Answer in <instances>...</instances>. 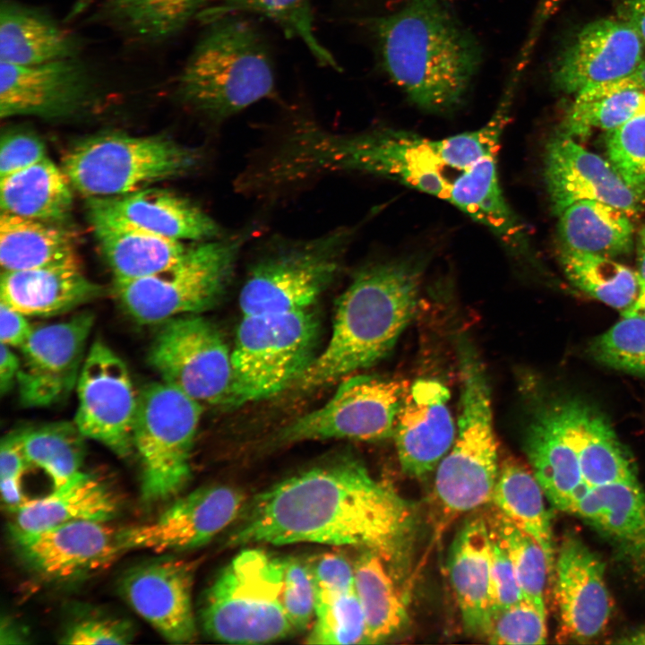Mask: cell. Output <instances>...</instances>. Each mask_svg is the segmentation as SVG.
<instances>
[{
  "mask_svg": "<svg viewBox=\"0 0 645 645\" xmlns=\"http://www.w3.org/2000/svg\"><path fill=\"white\" fill-rule=\"evenodd\" d=\"M93 226L127 227L168 238L202 242L223 236L199 207L170 191L145 187L129 194L89 198Z\"/></svg>",
  "mask_w": 645,
  "mask_h": 645,
  "instance_id": "23",
  "label": "cell"
},
{
  "mask_svg": "<svg viewBox=\"0 0 645 645\" xmlns=\"http://www.w3.org/2000/svg\"><path fill=\"white\" fill-rule=\"evenodd\" d=\"M353 232L344 227L266 247L240 290L243 316L311 309L334 280Z\"/></svg>",
  "mask_w": 645,
  "mask_h": 645,
  "instance_id": "11",
  "label": "cell"
},
{
  "mask_svg": "<svg viewBox=\"0 0 645 645\" xmlns=\"http://www.w3.org/2000/svg\"><path fill=\"white\" fill-rule=\"evenodd\" d=\"M643 42L625 22L601 18L587 23L557 58L552 82L567 94L621 78L643 60Z\"/></svg>",
  "mask_w": 645,
  "mask_h": 645,
  "instance_id": "22",
  "label": "cell"
},
{
  "mask_svg": "<svg viewBox=\"0 0 645 645\" xmlns=\"http://www.w3.org/2000/svg\"><path fill=\"white\" fill-rule=\"evenodd\" d=\"M524 432V451L546 500L571 513L590 490L584 482L572 435L567 400L534 408Z\"/></svg>",
  "mask_w": 645,
  "mask_h": 645,
  "instance_id": "21",
  "label": "cell"
},
{
  "mask_svg": "<svg viewBox=\"0 0 645 645\" xmlns=\"http://www.w3.org/2000/svg\"><path fill=\"white\" fill-rule=\"evenodd\" d=\"M98 1L99 0H74L70 11L67 13L66 21H73V19H76Z\"/></svg>",
  "mask_w": 645,
  "mask_h": 645,
  "instance_id": "63",
  "label": "cell"
},
{
  "mask_svg": "<svg viewBox=\"0 0 645 645\" xmlns=\"http://www.w3.org/2000/svg\"><path fill=\"white\" fill-rule=\"evenodd\" d=\"M118 509L115 494L82 471L47 495L29 500L15 512L12 529L30 532L80 520L108 522Z\"/></svg>",
  "mask_w": 645,
  "mask_h": 645,
  "instance_id": "32",
  "label": "cell"
},
{
  "mask_svg": "<svg viewBox=\"0 0 645 645\" xmlns=\"http://www.w3.org/2000/svg\"><path fill=\"white\" fill-rule=\"evenodd\" d=\"M11 533L22 559L52 580L95 572L124 552L120 530L102 521H73L30 532L12 529Z\"/></svg>",
  "mask_w": 645,
  "mask_h": 645,
  "instance_id": "19",
  "label": "cell"
},
{
  "mask_svg": "<svg viewBox=\"0 0 645 645\" xmlns=\"http://www.w3.org/2000/svg\"><path fill=\"white\" fill-rule=\"evenodd\" d=\"M609 161L639 195L645 193V115L606 132Z\"/></svg>",
  "mask_w": 645,
  "mask_h": 645,
  "instance_id": "48",
  "label": "cell"
},
{
  "mask_svg": "<svg viewBox=\"0 0 645 645\" xmlns=\"http://www.w3.org/2000/svg\"><path fill=\"white\" fill-rule=\"evenodd\" d=\"M489 532L493 615L494 613L518 603L523 598L513 565L503 541L490 526Z\"/></svg>",
  "mask_w": 645,
  "mask_h": 645,
  "instance_id": "52",
  "label": "cell"
},
{
  "mask_svg": "<svg viewBox=\"0 0 645 645\" xmlns=\"http://www.w3.org/2000/svg\"><path fill=\"white\" fill-rule=\"evenodd\" d=\"M206 25L175 90L193 110L223 121L273 93V65L263 37L248 20L228 14Z\"/></svg>",
  "mask_w": 645,
  "mask_h": 645,
  "instance_id": "5",
  "label": "cell"
},
{
  "mask_svg": "<svg viewBox=\"0 0 645 645\" xmlns=\"http://www.w3.org/2000/svg\"><path fill=\"white\" fill-rule=\"evenodd\" d=\"M490 532L486 516L469 518L456 534L448 572L467 633L486 639L492 618Z\"/></svg>",
  "mask_w": 645,
  "mask_h": 645,
  "instance_id": "28",
  "label": "cell"
},
{
  "mask_svg": "<svg viewBox=\"0 0 645 645\" xmlns=\"http://www.w3.org/2000/svg\"><path fill=\"white\" fill-rule=\"evenodd\" d=\"M366 23L383 71L412 104L449 114L464 103L483 50L451 0H402Z\"/></svg>",
  "mask_w": 645,
  "mask_h": 645,
  "instance_id": "2",
  "label": "cell"
},
{
  "mask_svg": "<svg viewBox=\"0 0 645 645\" xmlns=\"http://www.w3.org/2000/svg\"><path fill=\"white\" fill-rule=\"evenodd\" d=\"M450 391L434 379L417 380L396 420L393 438L401 470L420 478L432 473L455 440Z\"/></svg>",
  "mask_w": 645,
  "mask_h": 645,
  "instance_id": "26",
  "label": "cell"
},
{
  "mask_svg": "<svg viewBox=\"0 0 645 645\" xmlns=\"http://www.w3.org/2000/svg\"><path fill=\"white\" fill-rule=\"evenodd\" d=\"M546 614L521 599L492 615L486 640L492 644H544L546 642Z\"/></svg>",
  "mask_w": 645,
  "mask_h": 645,
  "instance_id": "50",
  "label": "cell"
},
{
  "mask_svg": "<svg viewBox=\"0 0 645 645\" xmlns=\"http://www.w3.org/2000/svg\"><path fill=\"white\" fill-rule=\"evenodd\" d=\"M1 638L6 639L4 643H22L23 635L20 630L14 626L13 624L9 622L2 624Z\"/></svg>",
  "mask_w": 645,
  "mask_h": 645,
  "instance_id": "61",
  "label": "cell"
},
{
  "mask_svg": "<svg viewBox=\"0 0 645 645\" xmlns=\"http://www.w3.org/2000/svg\"><path fill=\"white\" fill-rule=\"evenodd\" d=\"M460 417L455 440L436 468L433 491L436 531L492 501L499 473L489 383L470 341H458Z\"/></svg>",
  "mask_w": 645,
  "mask_h": 645,
  "instance_id": "6",
  "label": "cell"
},
{
  "mask_svg": "<svg viewBox=\"0 0 645 645\" xmlns=\"http://www.w3.org/2000/svg\"><path fill=\"white\" fill-rule=\"evenodd\" d=\"M625 90L645 92V60H642L631 73L621 78L593 85L579 91L575 99L593 100Z\"/></svg>",
  "mask_w": 645,
  "mask_h": 645,
  "instance_id": "56",
  "label": "cell"
},
{
  "mask_svg": "<svg viewBox=\"0 0 645 645\" xmlns=\"http://www.w3.org/2000/svg\"><path fill=\"white\" fill-rule=\"evenodd\" d=\"M633 576L645 581V492L638 480L591 488L574 506Z\"/></svg>",
  "mask_w": 645,
  "mask_h": 645,
  "instance_id": "27",
  "label": "cell"
},
{
  "mask_svg": "<svg viewBox=\"0 0 645 645\" xmlns=\"http://www.w3.org/2000/svg\"><path fill=\"white\" fill-rule=\"evenodd\" d=\"M74 425L122 458L133 448V427L139 392L125 361L107 344L96 340L89 348L76 385Z\"/></svg>",
  "mask_w": 645,
  "mask_h": 645,
  "instance_id": "15",
  "label": "cell"
},
{
  "mask_svg": "<svg viewBox=\"0 0 645 645\" xmlns=\"http://www.w3.org/2000/svg\"><path fill=\"white\" fill-rule=\"evenodd\" d=\"M245 501L243 492L230 486L198 488L176 500L155 520L120 529L122 548L161 553L199 547L240 516Z\"/></svg>",
  "mask_w": 645,
  "mask_h": 645,
  "instance_id": "18",
  "label": "cell"
},
{
  "mask_svg": "<svg viewBox=\"0 0 645 645\" xmlns=\"http://www.w3.org/2000/svg\"><path fill=\"white\" fill-rule=\"evenodd\" d=\"M208 0H101L98 22L135 45L163 43L178 34Z\"/></svg>",
  "mask_w": 645,
  "mask_h": 645,
  "instance_id": "34",
  "label": "cell"
},
{
  "mask_svg": "<svg viewBox=\"0 0 645 645\" xmlns=\"http://www.w3.org/2000/svg\"><path fill=\"white\" fill-rule=\"evenodd\" d=\"M133 639L130 623L109 617H87L73 624L62 637L61 643L128 644Z\"/></svg>",
  "mask_w": 645,
  "mask_h": 645,
  "instance_id": "54",
  "label": "cell"
},
{
  "mask_svg": "<svg viewBox=\"0 0 645 645\" xmlns=\"http://www.w3.org/2000/svg\"><path fill=\"white\" fill-rule=\"evenodd\" d=\"M200 156L162 136L101 133L79 141L63 158L73 187L88 198L129 194L192 170Z\"/></svg>",
  "mask_w": 645,
  "mask_h": 645,
  "instance_id": "10",
  "label": "cell"
},
{
  "mask_svg": "<svg viewBox=\"0 0 645 645\" xmlns=\"http://www.w3.org/2000/svg\"><path fill=\"white\" fill-rule=\"evenodd\" d=\"M319 332L311 309L243 316L231 349L224 406L263 400L296 385L317 357Z\"/></svg>",
  "mask_w": 645,
  "mask_h": 645,
  "instance_id": "7",
  "label": "cell"
},
{
  "mask_svg": "<svg viewBox=\"0 0 645 645\" xmlns=\"http://www.w3.org/2000/svg\"><path fill=\"white\" fill-rule=\"evenodd\" d=\"M21 368V359L11 347L1 343L0 348V392L7 393L13 387Z\"/></svg>",
  "mask_w": 645,
  "mask_h": 645,
  "instance_id": "59",
  "label": "cell"
},
{
  "mask_svg": "<svg viewBox=\"0 0 645 645\" xmlns=\"http://www.w3.org/2000/svg\"><path fill=\"white\" fill-rule=\"evenodd\" d=\"M407 392L401 381L372 374L348 375L326 403L296 418L281 430L279 439L291 443L392 437Z\"/></svg>",
  "mask_w": 645,
  "mask_h": 645,
  "instance_id": "14",
  "label": "cell"
},
{
  "mask_svg": "<svg viewBox=\"0 0 645 645\" xmlns=\"http://www.w3.org/2000/svg\"><path fill=\"white\" fill-rule=\"evenodd\" d=\"M645 115V92L625 90L593 100L574 99L562 123V133L584 138L594 130L606 132Z\"/></svg>",
  "mask_w": 645,
  "mask_h": 645,
  "instance_id": "45",
  "label": "cell"
},
{
  "mask_svg": "<svg viewBox=\"0 0 645 645\" xmlns=\"http://www.w3.org/2000/svg\"><path fill=\"white\" fill-rule=\"evenodd\" d=\"M426 266L413 255L358 270L337 300L326 347L296 386L318 389L385 357L416 313Z\"/></svg>",
  "mask_w": 645,
  "mask_h": 645,
  "instance_id": "3",
  "label": "cell"
},
{
  "mask_svg": "<svg viewBox=\"0 0 645 645\" xmlns=\"http://www.w3.org/2000/svg\"><path fill=\"white\" fill-rule=\"evenodd\" d=\"M638 276L645 280V226L640 230L638 240Z\"/></svg>",
  "mask_w": 645,
  "mask_h": 645,
  "instance_id": "62",
  "label": "cell"
},
{
  "mask_svg": "<svg viewBox=\"0 0 645 645\" xmlns=\"http://www.w3.org/2000/svg\"><path fill=\"white\" fill-rule=\"evenodd\" d=\"M0 116L60 117L95 101L99 78L80 56L34 65L0 62Z\"/></svg>",
  "mask_w": 645,
  "mask_h": 645,
  "instance_id": "17",
  "label": "cell"
},
{
  "mask_svg": "<svg viewBox=\"0 0 645 645\" xmlns=\"http://www.w3.org/2000/svg\"><path fill=\"white\" fill-rule=\"evenodd\" d=\"M83 42L41 8L15 0L0 4V59L34 65L80 56Z\"/></svg>",
  "mask_w": 645,
  "mask_h": 645,
  "instance_id": "29",
  "label": "cell"
},
{
  "mask_svg": "<svg viewBox=\"0 0 645 645\" xmlns=\"http://www.w3.org/2000/svg\"><path fill=\"white\" fill-rule=\"evenodd\" d=\"M589 352L602 365L645 375V320L623 317L594 339Z\"/></svg>",
  "mask_w": 645,
  "mask_h": 645,
  "instance_id": "47",
  "label": "cell"
},
{
  "mask_svg": "<svg viewBox=\"0 0 645 645\" xmlns=\"http://www.w3.org/2000/svg\"><path fill=\"white\" fill-rule=\"evenodd\" d=\"M486 519L509 554L523 599L546 614L544 595L550 572L544 549L530 534L496 509L486 515Z\"/></svg>",
  "mask_w": 645,
  "mask_h": 645,
  "instance_id": "44",
  "label": "cell"
},
{
  "mask_svg": "<svg viewBox=\"0 0 645 645\" xmlns=\"http://www.w3.org/2000/svg\"><path fill=\"white\" fill-rule=\"evenodd\" d=\"M544 174L552 210L557 216L583 200L603 202L629 215L640 208L641 195L624 182L610 161L563 133L546 145Z\"/></svg>",
  "mask_w": 645,
  "mask_h": 645,
  "instance_id": "24",
  "label": "cell"
},
{
  "mask_svg": "<svg viewBox=\"0 0 645 645\" xmlns=\"http://www.w3.org/2000/svg\"><path fill=\"white\" fill-rule=\"evenodd\" d=\"M101 288L79 264L2 271L1 301L27 316L66 313L98 297Z\"/></svg>",
  "mask_w": 645,
  "mask_h": 645,
  "instance_id": "31",
  "label": "cell"
},
{
  "mask_svg": "<svg viewBox=\"0 0 645 645\" xmlns=\"http://www.w3.org/2000/svg\"><path fill=\"white\" fill-rule=\"evenodd\" d=\"M47 157L42 140L24 129H11L0 142V178L24 169Z\"/></svg>",
  "mask_w": 645,
  "mask_h": 645,
  "instance_id": "55",
  "label": "cell"
},
{
  "mask_svg": "<svg viewBox=\"0 0 645 645\" xmlns=\"http://www.w3.org/2000/svg\"><path fill=\"white\" fill-rule=\"evenodd\" d=\"M567 404L582 477L590 489L637 481L631 454L607 418L584 402L572 400Z\"/></svg>",
  "mask_w": 645,
  "mask_h": 645,
  "instance_id": "33",
  "label": "cell"
},
{
  "mask_svg": "<svg viewBox=\"0 0 645 645\" xmlns=\"http://www.w3.org/2000/svg\"><path fill=\"white\" fill-rule=\"evenodd\" d=\"M354 570V588L366 620L365 644L382 642L407 623L406 606L379 554L366 550Z\"/></svg>",
  "mask_w": 645,
  "mask_h": 645,
  "instance_id": "40",
  "label": "cell"
},
{
  "mask_svg": "<svg viewBox=\"0 0 645 645\" xmlns=\"http://www.w3.org/2000/svg\"><path fill=\"white\" fill-rule=\"evenodd\" d=\"M34 328L27 315L5 303H0V340L11 348H22L30 337Z\"/></svg>",
  "mask_w": 645,
  "mask_h": 645,
  "instance_id": "57",
  "label": "cell"
},
{
  "mask_svg": "<svg viewBox=\"0 0 645 645\" xmlns=\"http://www.w3.org/2000/svg\"><path fill=\"white\" fill-rule=\"evenodd\" d=\"M560 260L575 287L606 305L622 312L635 301L638 274L610 257L563 247Z\"/></svg>",
  "mask_w": 645,
  "mask_h": 645,
  "instance_id": "41",
  "label": "cell"
},
{
  "mask_svg": "<svg viewBox=\"0 0 645 645\" xmlns=\"http://www.w3.org/2000/svg\"><path fill=\"white\" fill-rule=\"evenodd\" d=\"M194 564L163 559L131 569L120 582L124 598L165 640L190 643L197 636L192 602Z\"/></svg>",
  "mask_w": 645,
  "mask_h": 645,
  "instance_id": "25",
  "label": "cell"
},
{
  "mask_svg": "<svg viewBox=\"0 0 645 645\" xmlns=\"http://www.w3.org/2000/svg\"><path fill=\"white\" fill-rule=\"evenodd\" d=\"M114 280L147 277L175 265L186 253L182 241L127 227L93 226Z\"/></svg>",
  "mask_w": 645,
  "mask_h": 645,
  "instance_id": "37",
  "label": "cell"
},
{
  "mask_svg": "<svg viewBox=\"0 0 645 645\" xmlns=\"http://www.w3.org/2000/svg\"><path fill=\"white\" fill-rule=\"evenodd\" d=\"M2 271L79 264L71 236L55 222L1 211Z\"/></svg>",
  "mask_w": 645,
  "mask_h": 645,
  "instance_id": "35",
  "label": "cell"
},
{
  "mask_svg": "<svg viewBox=\"0 0 645 645\" xmlns=\"http://www.w3.org/2000/svg\"><path fill=\"white\" fill-rule=\"evenodd\" d=\"M639 285L638 296L631 306L621 312L623 317H637L645 320V280L639 278Z\"/></svg>",
  "mask_w": 645,
  "mask_h": 645,
  "instance_id": "60",
  "label": "cell"
},
{
  "mask_svg": "<svg viewBox=\"0 0 645 645\" xmlns=\"http://www.w3.org/2000/svg\"><path fill=\"white\" fill-rule=\"evenodd\" d=\"M93 323V314L83 312L64 322L34 328L20 348L16 383L22 406L57 404L76 388Z\"/></svg>",
  "mask_w": 645,
  "mask_h": 645,
  "instance_id": "16",
  "label": "cell"
},
{
  "mask_svg": "<svg viewBox=\"0 0 645 645\" xmlns=\"http://www.w3.org/2000/svg\"><path fill=\"white\" fill-rule=\"evenodd\" d=\"M247 235L198 242L180 262L158 273L114 280V294L125 312L141 324H161L172 318L201 314L225 294Z\"/></svg>",
  "mask_w": 645,
  "mask_h": 645,
  "instance_id": "9",
  "label": "cell"
},
{
  "mask_svg": "<svg viewBox=\"0 0 645 645\" xmlns=\"http://www.w3.org/2000/svg\"><path fill=\"white\" fill-rule=\"evenodd\" d=\"M280 600L294 631H305L314 622L316 591L307 562L296 557L280 558Z\"/></svg>",
  "mask_w": 645,
  "mask_h": 645,
  "instance_id": "49",
  "label": "cell"
},
{
  "mask_svg": "<svg viewBox=\"0 0 645 645\" xmlns=\"http://www.w3.org/2000/svg\"><path fill=\"white\" fill-rule=\"evenodd\" d=\"M446 168L434 140L415 133L375 128L340 134L306 125L290 133L257 175L265 187L325 172H363L448 201Z\"/></svg>",
  "mask_w": 645,
  "mask_h": 645,
  "instance_id": "4",
  "label": "cell"
},
{
  "mask_svg": "<svg viewBox=\"0 0 645 645\" xmlns=\"http://www.w3.org/2000/svg\"><path fill=\"white\" fill-rule=\"evenodd\" d=\"M366 620L355 589L316 600L315 615L305 643L365 644Z\"/></svg>",
  "mask_w": 645,
  "mask_h": 645,
  "instance_id": "46",
  "label": "cell"
},
{
  "mask_svg": "<svg viewBox=\"0 0 645 645\" xmlns=\"http://www.w3.org/2000/svg\"><path fill=\"white\" fill-rule=\"evenodd\" d=\"M316 591V600L348 592L355 588V570L337 553H323L306 561Z\"/></svg>",
  "mask_w": 645,
  "mask_h": 645,
  "instance_id": "53",
  "label": "cell"
},
{
  "mask_svg": "<svg viewBox=\"0 0 645 645\" xmlns=\"http://www.w3.org/2000/svg\"><path fill=\"white\" fill-rule=\"evenodd\" d=\"M546 499L531 469L515 459L502 463L491 501L494 508L540 544L552 576L555 546Z\"/></svg>",
  "mask_w": 645,
  "mask_h": 645,
  "instance_id": "38",
  "label": "cell"
},
{
  "mask_svg": "<svg viewBox=\"0 0 645 645\" xmlns=\"http://www.w3.org/2000/svg\"><path fill=\"white\" fill-rule=\"evenodd\" d=\"M31 467L22 447L21 431L4 436L0 448V489L7 509L16 512L28 499L22 490V477Z\"/></svg>",
  "mask_w": 645,
  "mask_h": 645,
  "instance_id": "51",
  "label": "cell"
},
{
  "mask_svg": "<svg viewBox=\"0 0 645 645\" xmlns=\"http://www.w3.org/2000/svg\"><path fill=\"white\" fill-rule=\"evenodd\" d=\"M74 423L56 422L21 431L24 452L31 466L44 471L58 488L82 472L85 448Z\"/></svg>",
  "mask_w": 645,
  "mask_h": 645,
  "instance_id": "42",
  "label": "cell"
},
{
  "mask_svg": "<svg viewBox=\"0 0 645 645\" xmlns=\"http://www.w3.org/2000/svg\"><path fill=\"white\" fill-rule=\"evenodd\" d=\"M240 516L229 536L231 546H355L385 560L401 552L414 524L410 504L353 458L277 483L257 494Z\"/></svg>",
  "mask_w": 645,
  "mask_h": 645,
  "instance_id": "1",
  "label": "cell"
},
{
  "mask_svg": "<svg viewBox=\"0 0 645 645\" xmlns=\"http://www.w3.org/2000/svg\"><path fill=\"white\" fill-rule=\"evenodd\" d=\"M202 412L200 402L162 381L139 391L133 438L142 466L144 502L168 500L188 482Z\"/></svg>",
  "mask_w": 645,
  "mask_h": 645,
  "instance_id": "12",
  "label": "cell"
},
{
  "mask_svg": "<svg viewBox=\"0 0 645 645\" xmlns=\"http://www.w3.org/2000/svg\"><path fill=\"white\" fill-rule=\"evenodd\" d=\"M246 12L271 19L287 36L301 39L320 64L338 68L331 54L315 36L311 0H218L197 17L207 23L228 14Z\"/></svg>",
  "mask_w": 645,
  "mask_h": 645,
  "instance_id": "43",
  "label": "cell"
},
{
  "mask_svg": "<svg viewBox=\"0 0 645 645\" xmlns=\"http://www.w3.org/2000/svg\"><path fill=\"white\" fill-rule=\"evenodd\" d=\"M496 155L461 171L452 181L447 202L489 229L512 257L524 259L529 251L526 229L503 194Z\"/></svg>",
  "mask_w": 645,
  "mask_h": 645,
  "instance_id": "30",
  "label": "cell"
},
{
  "mask_svg": "<svg viewBox=\"0 0 645 645\" xmlns=\"http://www.w3.org/2000/svg\"><path fill=\"white\" fill-rule=\"evenodd\" d=\"M559 234L565 248L613 257L631 250L633 226L624 211L583 200L559 215Z\"/></svg>",
  "mask_w": 645,
  "mask_h": 645,
  "instance_id": "39",
  "label": "cell"
},
{
  "mask_svg": "<svg viewBox=\"0 0 645 645\" xmlns=\"http://www.w3.org/2000/svg\"><path fill=\"white\" fill-rule=\"evenodd\" d=\"M148 361L162 382L201 404L225 405L232 378L231 350L215 324L200 314L161 323Z\"/></svg>",
  "mask_w": 645,
  "mask_h": 645,
  "instance_id": "13",
  "label": "cell"
},
{
  "mask_svg": "<svg viewBox=\"0 0 645 645\" xmlns=\"http://www.w3.org/2000/svg\"><path fill=\"white\" fill-rule=\"evenodd\" d=\"M616 17L629 25L645 44V0H623L616 7Z\"/></svg>",
  "mask_w": 645,
  "mask_h": 645,
  "instance_id": "58",
  "label": "cell"
},
{
  "mask_svg": "<svg viewBox=\"0 0 645 645\" xmlns=\"http://www.w3.org/2000/svg\"><path fill=\"white\" fill-rule=\"evenodd\" d=\"M605 565L574 533H566L555 553L553 578L564 632L583 642L599 636L612 613Z\"/></svg>",
  "mask_w": 645,
  "mask_h": 645,
  "instance_id": "20",
  "label": "cell"
},
{
  "mask_svg": "<svg viewBox=\"0 0 645 645\" xmlns=\"http://www.w3.org/2000/svg\"><path fill=\"white\" fill-rule=\"evenodd\" d=\"M72 203L68 176L47 157L0 178L3 212L56 223L66 218Z\"/></svg>",
  "mask_w": 645,
  "mask_h": 645,
  "instance_id": "36",
  "label": "cell"
},
{
  "mask_svg": "<svg viewBox=\"0 0 645 645\" xmlns=\"http://www.w3.org/2000/svg\"><path fill=\"white\" fill-rule=\"evenodd\" d=\"M280 558L258 548L236 555L207 589L201 621L212 639L260 644L288 637L294 628L280 600Z\"/></svg>",
  "mask_w": 645,
  "mask_h": 645,
  "instance_id": "8",
  "label": "cell"
}]
</instances>
